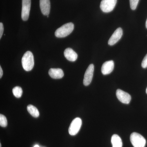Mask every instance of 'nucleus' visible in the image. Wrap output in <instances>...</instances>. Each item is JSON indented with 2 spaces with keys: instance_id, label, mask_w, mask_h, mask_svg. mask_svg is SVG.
<instances>
[{
  "instance_id": "nucleus-2",
  "label": "nucleus",
  "mask_w": 147,
  "mask_h": 147,
  "mask_svg": "<svg viewBox=\"0 0 147 147\" xmlns=\"http://www.w3.org/2000/svg\"><path fill=\"white\" fill-rule=\"evenodd\" d=\"M74 25L72 23L64 24L60 28L57 29L55 35L58 38H64L67 36L73 31Z\"/></svg>"
},
{
  "instance_id": "nucleus-22",
  "label": "nucleus",
  "mask_w": 147,
  "mask_h": 147,
  "mask_svg": "<svg viewBox=\"0 0 147 147\" xmlns=\"http://www.w3.org/2000/svg\"><path fill=\"white\" fill-rule=\"evenodd\" d=\"M34 147H39V146H38V145H35V146H34Z\"/></svg>"
},
{
  "instance_id": "nucleus-16",
  "label": "nucleus",
  "mask_w": 147,
  "mask_h": 147,
  "mask_svg": "<svg viewBox=\"0 0 147 147\" xmlns=\"http://www.w3.org/2000/svg\"><path fill=\"white\" fill-rule=\"evenodd\" d=\"M13 95L17 98H19L22 96L23 90L21 87L16 86L14 87L12 90Z\"/></svg>"
},
{
  "instance_id": "nucleus-25",
  "label": "nucleus",
  "mask_w": 147,
  "mask_h": 147,
  "mask_svg": "<svg viewBox=\"0 0 147 147\" xmlns=\"http://www.w3.org/2000/svg\"><path fill=\"white\" fill-rule=\"evenodd\" d=\"M0 147H1V144H0Z\"/></svg>"
},
{
  "instance_id": "nucleus-19",
  "label": "nucleus",
  "mask_w": 147,
  "mask_h": 147,
  "mask_svg": "<svg viewBox=\"0 0 147 147\" xmlns=\"http://www.w3.org/2000/svg\"><path fill=\"white\" fill-rule=\"evenodd\" d=\"M142 66L143 68H146L147 67V54L144 58V59L142 61Z\"/></svg>"
},
{
  "instance_id": "nucleus-7",
  "label": "nucleus",
  "mask_w": 147,
  "mask_h": 147,
  "mask_svg": "<svg viewBox=\"0 0 147 147\" xmlns=\"http://www.w3.org/2000/svg\"><path fill=\"white\" fill-rule=\"evenodd\" d=\"M94 71V65L92 64H91L87 68L84 75L83 83L85 86H88L91 83L93 76Z\"/></svg>"
},
{
  "instance_id": "nucleus-24",
  "label": "nucleus",
  "mask_w": 147,
  "mask_h": 147,
  "mask_svg": "<svg viewBox=\"0 0 147 147\" xmlns=\"http://www.w3.org/2000/svg\"><path fill=\"white\" fill-rule=\"evenodd\" d=\"M146 92L147 94V88H146Z\"/></svg>"
},
{
  "instance_id": "nucleus-23",
  "label": "nucleus",
  "mask_w": 147,
  "mask_h": 147,
  "mask_svg": "<svg viewBox=\"0 0 147 147\" xmlns=\"http://www.w3.org/2000/svg\"><path fill=\"white\" fill-rule=\"evenodd\" d=\"M146 28L147 29V19L146 21Z\"/></svg>"
},
{
  "instance_id": "nucleus-17",
  "label": "nucleus",
  "mask_w": 147,
  "mask_h": 147,
  "mask_svg": "<svg viewBox=\"0 0 147 147\" xmlns=\"http://www.w3.org/2000/svg\"><path fill=\"white\" fill-rule=\"evenodd\" d=\"M7 125V121L5 116L0 115V125L2 127H6Z\"/></svg>"
},
{
  "instance_id": "nucleus-15",
  "label": "nucleus",
  "mask_w": 147,
  "mask_h": 147,
  "mask_svg": "<svg viewBox=\"0 0 147 147\" xmlns=\"http://www.w3.org/2000/svg\"><path fill=\"white\" fill-rule=\"evenodd\" d=\"M27 110L29 113L34 117H38L39 116V113L36 107L32 105H29L27 107Z\"/></svg>"
},
{
  "instance_id": "nucleus-11",
  "label": "nucleus",
  "mask_w": 147,
  "mask_h": 147,
  "mask_svg": "<svg viewBox=\"0 0 147 147\" xmlns=\"http://www.w3.org/2000/svg\"><path fill=\"white\" fill-rule=\"evenodd\" d=\"M40 7L42 14L45 16H48L50 10V0H40Z\"/></svg>"
},
{
  "instance_id": "nucleus-10",
  "label": "nucleus",
  "mask_w": 147,
  "mask_h": 147,
  "mask_svg": "<svg viewBox=\"0 0 147 147\" xmlns=\"http://www.w3.org/2000/svg\"><path fill=\"white\" fill-rule=\"evenodd\" d=\"M114 68V61H107L102 64L101 72L103 75H108L113 71Z\"/></svg>"
},
{
  "instance_id": "nucleus-18",
  "label": "nucleus",
  "mask_w": 147,
  "mask_h": 147,
  "mask_svg": "<svg viewBox=\"0 0 147 147\" xmlns=\"http://www.w3.org/2000/svg\"><path fill=\"white\" fill-rule=\"evenodd\" d=\"M139 0H129L130 7L132 10H135L137 8Z\"/></svg>"
},
{
  "instance_id": "nucleus-5",
  "label": "nucleus",
  "mask_w": 147,
  "mask_h": 147,
  "mask_svg": "<svg viewBox=\"0 0 147 147\" xmlns=\"http://www.w3.org/2000/svg\"><path fill=\"white\" fill-rule=\"evenodd\" d=\"M82 120L80 118H76L72 121L69 128V133L72 136L76 135L79 132L82 125Z\"/></svg>"
},
{
  "instance_id": "nucleus-9",
  "label": "nucleus",
  "mask_w": 147,
  "mask_h": 147,
  "mask_svg": "<svg viewBox=\"0 0 147 147\" xmlns=\"http://www.w3.org/2000/svg\"><path fill=\"white\" fill-rule=\"evenodd\" d=\"M123 35V30L121 28L117 29L108 40V45H113L115 44L121 39Z\"/></svg>"
},
{
  "instance_id": "nucleus-3",
  "label": "nucleus",
  "mask_w": 147,
  "mask_h": 147,
  "mask_svg": "<svg viewBox=\"0 0 147 147\" xmlns=\"http://www.w3.org/2000/svg\"><path fill=\"white\" fill-rule=\"evenodd\" d=\"M130 140L134 147H145L146 146V139L142 135L137 132L131 133Z\"/></svg>"
},
{
  "instance_id": "nucleus-1",
  "label": "nucleus",
  "mask_w": 147,
  "mask_h": 147,
  "mask_svg": "<svg viewBox=\"0 0 147 147\" xmlns=\"http://www.w3.org/2000/svg\"><path fill=\"white\" fill-rule=\"evenodd\" d=\"M34 58L32 52L27 51L24 54L22 59V64L24 70L31 71L34 66Z\"/></svg>"
},
{
  "instance_id": "nucleus-6",
  "label": "nucleus",
  "mask_w": 147,
  "mask_h": 147,
  "mask_svg": "<svg viewBox=\"0 0 147 147\" xmlns=\"http://www.w3.org/2000/svg\"><path fill=\"white\" fill-rule=\"evenodd\" d=\"M31 4V0H22L21 18L23 21H26L28 19L30 10Z\"/></svg>"
},
{
  "instance_id": "nucleus-20",
  "label": "nucleus",
  "mask_w": 147,
  "mask_h": 147,
  "mask_svg": "<svg viewBox=\"0 0 147 147\" xmlns=\"http://www.w3.org/2000/svg\"><path fill=\"white\" fill-rule=\"evenodd\" d=\"M4 31L3 25L2 23H0V38H1Z\"/></svg>"
},
{
  "instance_id": "nucleus-13",
  "label": "nucleus",
  "mask_w": 147,
  "mask_h": 147,
  "mask_svg": "<svg viewBox=\"0 0 147 147\" xmlns=\"http://www.w3.org/2000/svg\"><path fill=\"white\" fill-rule=\"evenodd\" d=\"M48 73L50 77L54 79H61L64 76L63 71L60 68H51Z\"/></svg>"
},
{
  "instance_id": "nucleus-4",
  "label": "nucleus",
  "mask_w": 147,
  "mask_h": 147,
  "mask_svg": "<svg viewBox=\"0 0 147 147\" xmlns=\"http://www.w3.org/2000/svg\"><path fill=\"white\" fill-rule=\"evenodd\" d=\"M117 0H102L100 4V8L103 12L108 13L115 8Z\"/></svg>"
},
{
  "instance_id": "nucleus-21",
  "label": "nucleus",
  "mask_w": 147,
  "mask_h": 147,
  "mask_svg": "<svg viewBox=\"0 0 147 147\" xmlns=\"http://www.w3.org/2000/svg\"><path fill=\"white\" fill-rule=\"evenodd\" d=\"M3 71L2 69L1 66L0 67V78H1L2 76H3Z\"/></svg>"
},
{
  "instance_id": "nucleus-14",
  "label": "nucleus",
  "mask_w": 147,
  "mask_h": 147,
  "mask_svg": "<svg viewBox=\"0 0 147 147\" xmlns=\"http://www.w3.org/2000/svg\"><path fill=\"white\" fill-rule=\"evenodd\" d=\"M111 143L113 147H122L123 143L121 139L117 134L113 135L111 138Z\"/></svg>"
},
{
  "instance_id": "nucleus-12",
  "label": "nucleus",
  "mask_w": 147,
  "mask_h": 147,
  "mask_svg": "<svg viewBox=\"0 0 147 147\" xmlns=\"http://www.w3.org/2000/svg\"><path fill=\"white\" fill-rule=\"evenodd\" d=\"M64 55L66 59L70 61H75L78 58V55L76 52L70 48L65 49L64 52Z\"/></svg>"
},
{
  "instance_id": "nucleus-8",
  "label": "nucleus",
  "mask_w": 147,
  "mask_h": 147,
  "mask_svg": "<svg viewBox=\"0 0 147 147\" xmlns=\"http://www.w3.org/2000/svg\"><path fill=\"white\" fill-rule=\"evenodd\" d=\"M116 96L119 100L124 104H129L131 100V96L130 95L120 89L117 90Z\"/></svg>"
}]
</instances>
